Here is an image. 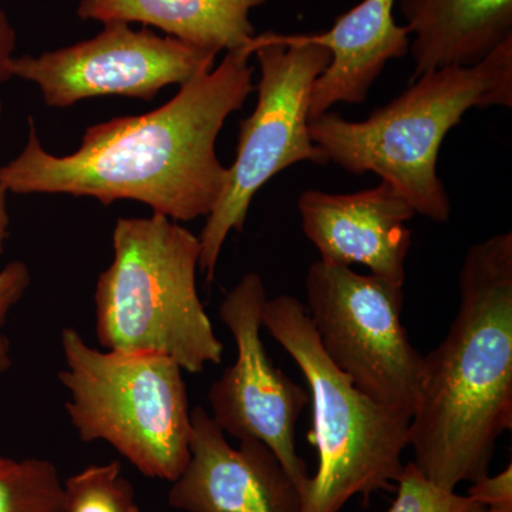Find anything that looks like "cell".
Returning a JSON list of instances; mask_svg holds the SVG:
<instances>
[{
    "label": "cell",
    "instance_id": "6da1fadb",
    "mask_svg": "<svg viewBox=\"0 0 512 512\" xmlns=\"http://www.w3.org/2000/svg\"><path fill=\"white\" fill-rule=\"evenodd\" d=\"M255 49L256 36L156 110L87 128L69 156L49 153L29 119L28 141L0 167V185L9 194L89 197L106 207L136 201L177 222L208 217L228 180L217 138L255 90Z\"/></svg>",
    "mask_w": 512,
    "mask_h": 512
},
{
    "label": "cell",
    "instance_id": "7a4b0ae2",
    "mask_svg": "<svg viewBox=\"0 0 512 512\" xmlns=\"http://www.w3.org/2000/svg\"><path fill=\"white\" fill-rule=\"evenodd\" d=\"M458 286L456 318L423 356L409 429L414 466L451 491L487 476L512 429L511 232L468 249Z\"/></svg>",
    "mask_w": 512,
    "mask_h": 512
},
{
    "label": "cell",
    "instance_id": "3957f363",
    "mask_svg": "<svg viewBox=\"0 0 512 512\" xmlns=\"http://www.w3.org/2000/svg\"><path fill=\"white\" fill-rule=\"evenodd\" d=\"M511 106L512 39L473 66L421 74L366 120L326 111L309 120V133L328 161L348 173L379 175L416 214L447 222L451 202L437 174L444 138L467 111Z\"/></svg>",
    "mask_w": 512,
    "mask_h": 512
},
{
    "label": "cell",
    "instance_id": "277c9868",
    "mask_svg": "<svg viewBox=\"0 0 512 512\" xmlns=\"http://www.w3.org/2000/svg\"><path fill=\"white\" fill-rule=\"evenodd\" d=\"M200 256V238L165 215L119 218L94 291L100 345L167 356L190 373L220 365L224 345L197 291Z\"/></svg>",
    "mask_w": 512,
    "mask_h": 512
},
{
    "label": "cell",
    "instance_id": "5b68a950",
    "mask_svg": "<svg viewBox=\"0 0 512 512\" xmlns=\"http://www.w3.org/2000/svg\"><path fill=\"white\" fill-rule=\"evenodd\" d=\"M262 328L295 360L311 390V441L319 466L301 512H340L356 495L367 501L377 491L394 490L412 416L376 402L330 362L299 299H268Z\"/></svg>",
    "mask_w": 512,
    "mask_h": 512
},
{
    "label": "cell",
    "instance_id": "8992f818",
    "mask_svg": "<svg viewBox=\"0 0 512 512\" xmlns=\"http://www.w3.org/2000/svg\"><path fill=\"white\" fill-rule=\"evenodd\" d=\"M57 379L80 441H106L140 473L174 483L190 460L192 420L183 369L167 356L101 352L74 328L60 336Z\"/></svg>",
    "mask_w": 512,
    "mask_h": 512
},
{
    "label": "cell",
    "instance_id": "52a82bcc",
    "mask_svg": "<svg viewBox=\"0 0 512 512\" xmlns=\"http://www.w3.org/2000/svg\"><path fill=\"white\" fill-rule=\"evenodd\" d=\"M254 55L261 79L255 110L239 121L237 156L228 167L220 201L200 237V271L214 281L218 261L232 231L242 232L258 191L293 164L329 163L311 138L309 111L313 84L330 63V52L306 35H256Z\"/></svg>",
    "mask_w": 512,
    "mask_h": 512
},
{
    "label": "cell",
    "instance_id": "ba28073f",
    "mask_svg": "<svg viewBox=\"0 0 512 512\" xmlns=\"http://www.w3.org/2000/svg\"><path fill=\"white\" fill-rule=\"evenodd\" d=\"M305 285L306 311L330 362L376 402L413 416L423 355L402 323L403 288L322 259L309 266Z\"/></svg>",
    "mask_w": 512,
    "mask_h": 512
},
{
    "label": "cell",
    "instance_id": "9c48e42d",
    "mask_svg": "<svg viewBox=\"0 0 512 512\" xmlns=\"http://www.w3.org/2000/svg\"><path fill=\"white\" fill-rule=\"evenodd\" d=\"M218 50L133 29L103 25L99 35L39 56H15L13 77L33 83L49 107L121 96L153 101L167 86H183L214 69Z\"/></svg>",
    "mask_w": 512,
    "mask_h": 512
},
{
    "label": "cell",
    "instance_id": "30bf717a",
    "mask_svg": "<svg viewBox=\"0 0 512 512\" xmlns=\"http://www.w3.org/2000/svg\"><path fill=\"white\" fill-rule=\"evenodd\" d=\"M266 301L264 281L256 272L242 276L225 295L220 318L235 340L237 360L211 384L208 402L212 419L225 434L261 441L274 451L303 498L311 476L296 451L295 429L311 394L266 353L261 338Z\"/></svg>",
    "mask_w": 512,
    "mask_h": 512
},
{
    "label": "cell",
    "instance_id": "8fae6325",
    "mask_svg": "<svg viewBox=\"0 0 512 512\" xmlns=\"http://www.w3.org/2000/svg\"><path fill=\"white\" fill-rule=\"evenodd\" d=\"M190 460L171 483L168 505L184 512H301L302 493L261 441L228 443L211 414L191 410Z\"/></svg>",
    "mask_w": 512,
    "mask_h": 512
},
{
    "label": "cell",
    "instance_id": "7c38bea8",
    "mask_svg": "<svg viewBox=\"0 0 512 512\" xmlns=\"http://www.w3.org/2000/svg\"><path fill=\"white\" fill-rule=\"evenodd\" d=\"M302 231L329 264L365 265L372 275L403 288L412 247L407 222L416 212L392 185L352 194L308 190L299 195Z\"/></svg>",
    "mask_w": 512,
    "mask_h": 512
},
{
    "label": "cell",
    "instance_id": "4fadbf2b",
    "mask_svg": "<svg viewBox=\"0 0 512 512\" xmlns=\"http://www.w3.org/2000/svg\"><path fill=\"white\" fill-rule=\"evenodd\" d=\"M397 0H363L336 19L328 32L306 35L330 52V63L313 84L309 119L335 104H362L387 63L410 52V32L397 25Z\"/></svg>",
    "mask_w": 512,
    "mask_h": 512
},
{
    "label": "cell",
    "instance_id": "5bb4252c",
    "mask_svg": "<svg viewBox=\"0 0 512 512\" xmlns=\"http://www.w3.org/2000/svg\"><path fill=\"white\" fill-rule=\"evenodd\" d=\"M413 40V79L473 66L512 39V0H397Z\"/></svg>",
    "mask_w": 512,
    "mask_h": 512
},
{
    "label": "cell",
    "instance_id": "9a60e30c",
    "mask_svg": "<svg viewBox=\"0 0 512 512\" xmlns=\"http://www.w3.org/2000/svg\"><path fill=\"white\" fill-rule=\"evenodd\" d=\"M269 0H80L84 22L141 23L168 37L218 52L254 42L252 10Z\"/></svg>",
    "mask_w": 512,
    "mask_h": 512
},
{
    "label": "cell",
    "instance_id": "2e32d148",
    "mask_svg": "<svg viewBox=\"0 0 512 512\" xmlns=\"http://www.w3.org/2000/svg\"><path fill=\"white\" fill-rule=\"evenodd\" d=\"M0 512H63V481L55 464L0 454Z\"/></svg>",
    "mask_w": 512,
    "mask_h": 512
},
{
    "label": "cell",
    "instance_id": "e0dca14e",
    "mask_svg": "<svg viewBox=\"0 0 512 512\" xmlns=\"http://www.w3.org/2000/svg\"><path fill=\"white\" fill-rule=\"evenodd\" d=\"M63 512H141L120 461L94 464L63 481Z\"/></svg>",
    "mask_w": 512,
    "mask_h": 512
},
{
    "label": "cell",
    "instance_id": "ac0fdd59",
    "mask_svg": "<svg viewBox=\"0 0 512 512\" xmlns=\"http://www.w3.org/2000/svg\"><path fill=\"white\" fill-rule=\"evenodd\" d=\"M396 491L387 512H484L470 495L446 490L424 477L412 461L404 466Z\"/></svg>",
    "mask_w": 512,
    "mask_h": 512
},
{
    "label": "cell",
    "instance_id": "d6986e66",
    "mask_svg": "<svg viewBox=\"0 0 512 512\" xmlns=\"http://www.w3.org/2000/svg\"><path fill=\"white\" fill-rule=\"evenodd\" d=\"M32 274L28 264L12 261L0 269V375L13 366L12 343L6 333V323L12 309L28 291Z\"/></svg>",
    "mask_w": 512,
    "mask_h": 512
},
{
    "label": "cell",
    "instance_id": "ffe728a7",
    "mask_svg": "<svg viewBox=\"0 0 512 512\" xmlns=\"http://www.w3.org/2000/svg\"><path fill=\"white\" fill-rule=\"evenodd\" d=\"M467 495L483 507L484 512H512V466L508 464L497 476L480 477L471 483Z\"/></svg>",
    "mask_w": 512,
    "mask_h": 512
},
{
    "label": "cell",
    "instance_id": "44dd1931",
    "mask_svg": "<svg viewBox=\"0 0 512 512\" xmlns=\"http://www.w3.org/2000/svg\"><path fill=\"white\" fill-rule=\"evenodd\" d=\"M18 33L10 22L8 13L0 8V92L2 87L13 77L12 63L15 59ZM3 117V100L0 96V121Z\"/></svg>",
    "mask_w": 512,
    "mask_h": 512
},
{
    "label": "cell",
    "instance_id": "7402d4cb",
    "mask_svg": "<svg viewBox=\"0 0 512 512\" xmlns=\"http://www.w3.org/2000/svg\"><path fill=\"white\" fill-rule=\"evenodd\" d=\"M9 192L0 185V255L5 254L9 239L10 215L8 210Z\"/></svg>",
    "mask_w": 512,
    "mask_h": 512
}]
</instances>
